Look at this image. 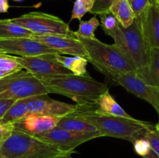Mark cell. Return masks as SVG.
Here are the masks:
<instances>
[{"label": "cell", "mask_w": 159, "mask_h": 158, "mask_svg": "<svg viewBox=\"0 0 159 158\" xmlns=\"http://www.w3.org/2000/svg\"><path fill=\"white\" fill-rule=\"evenodd\" d=\"M49 93L62 94L82 106H94L99 98L108 90L107 85L95 80L90 75L75 74L37 76Z\"/></svg>", "instance_id": "cell-1"}, {"label": "cell", "mask_w": 159, "mask_h": 158, "mask_svg": "<svg viewBox=\"0 0 159 158\" xmlns=\"http://www.w3.org/2000/svg\"><path fill=\"white\" fill-rule=\"evenodd\" d=\"M76 114L86 120L100 133L101 136H110L133 143L155 125L135 118H125L99 112L94 106H82Z\"/></svg>", "instance_id": "cell-2"}, {"label": "cell", "mask_w": 159, "mask_h": 158, "mask_svg": "<svg viewBox=\"0 0 159 158\" xmlns=\"http://www.w3.org/2000/svg\"><path fill=\"white\" fill-rule=\"evenodd\" d=\"M106 34L113 39L114 44L130 59L140 77L152 85L151 48L142 33L139 18L137 17L128 27L119 24L114 30Z\"/></svg>", "instance_id": "cell-3"}, {"label": "cell", "mask_w": 159, "mask_h": 158, "mask_svg": "<svg viewBox=\"0 0 159 158\" xmlns=\"http://www.w3.org/2000/svg\"><path fill=\"white\" fill-rule=\"evenodd\" d=\"M88 54L89 62L114 81L121 74L136 71L130 59L116 44H107L95 38L77 37Z\"/></svg>", "instance_id": "cell-4"}, {"label": "cell", "mask_w": 159, "mask_h": 158, "mask_svg": "<svg viewBox=\"0 0 159 158\" xmlns=\"http://www.w3.org/2000/svg\"><path fill=\"white\" fill-rule=\"evenodd\" d=\"M79 108L78 104H69L54 100L48 96L36 95L18 99L9 108L3 119L15 122L30 114L63 117L75 112Z\"/></svg>", "instance_id": "cell-5"}, {"label": "cell", "mask_w": 159, "mask_h": 158, "mask_svg": "<svg viewBox=\"0 0 159 158\" xmlns=\"http://www.w3.org/2000/svg\"><path fill=\"white\" fill-rule=\"evenodd\" d=\"M0 151L7 158H51L63 153L36 136L16 129L1 146Z\"/></svg>", "instance_id": "cell-6"}, {"label": "cell", "mask_w": 159, "mask_h": 158, "mask_svg": "<svg viewBox=\"0 0 159 158\" xmlns=\"http://www.w3.org/2000/svg\"><path fill=\"white\" fill-rule=\"evenodd\" d=\"M50 94L44 84L27 71H19L0 79V99H25Z\"/></svg>", "instance_id": "cell-7"}, {"label": "cell", "mask_w": 159, "mask_h": 158, "mask_svg": "<svg viewBox=\"0 0 159 158\" xmlns=\"http://www.w3.org/2000/svg\"><path fill=\"white\" fill-rule=\"evenodd\" d=\"M12 22L29 29L34 35H60L77 37L69 25L59 17L41 12H30L11 19Z\"/></svg>", "instance_id": "cell-8"}, {"label": "cell", "mask_w": 159, "mask_h": 158, "mask_svg": "<svg viewBox=\"0 0 159 158\" xmlns=\"http://www.w3.org/2000/svg\"><path fill=\"white\" fill-rule=\"evenodd\" d=\"M34 136L51 144L63 153H72L78 146L101 137V134L99 131L75 132L55 127L50 131Z\"/></svg>", "instance_id": "cell-9"}, {"label": "cell", "mask_w": 159, "mask_h": 158, "mask_svg": "<svg viewBox=\"0 0 159 158\" xmlns=\"http://www.w3.org/2000/svg\"><path fill=\"white\" fill-rule=\"evenodd\" d=\"M0 53L17 57H38L45 54H61L34 38L0 39Z\"/></svg>", "instance_id": "cell-10"}, {"label": "cell", "mask_w": 159, "mask_h": 158, "mask_svg": "<svg viewBox=\"0 0 159 158\" xmlns=\"http://www.w3.org/2000/svg\"><path fill=\"white\" fill-rule=\"evenodd\" d=\"M114 81L130 93L151 104L159 116V87L148 83L137 71L121 74Z\"/></svg>", "instance_id": "cell-11"}, {"label": "cell", "mask_w": 159, "mask_h": 158, "mask_svg": "<svg viewBox=\"0 0 159 158\" xmlns=\"http://www.w3.org/2000/svg\"><path fill=\"white\" fill-rule=\"evenodd\" d=\"M17 61L23 69L35 76L71 74L72 73L54 59V54H45L38 57H17Z\"/></svg>", "instance_id": "cell-12"}, {"label": "cell", "mask_w": 159, "mask_h": 158, "mask_svg": "<svg viewBox=\"0 0 159 158\" xmlns=\"http://www.w3.org/2000/svg\"><path fill=\"white\" fill-rule=\"evenodd\" d=\"M138 18L142 33L151 49L159 48V0H151Z\"/></svg>", "instance_id": "cell-13"}, {"label": "cell", "mask_w": 159, "mask_h": 158, "mask_svg": "<svg viewBox=\"0 0 159 158\" xmlns=\"http://www.w3.org/2000/svg\"><path fill=\"white\" fill-rule=\"evenodd\" d=\"M32 38L55 50L61 54H68L71 56H79L85 59L88 58L86 50L77 37L60 35H34Z\"/></svg>", "instance_id": "cell-14"}, {"label": "cell", "mask_w": 159, "mask_h": 158, "mask_svg": "<svg viewBox=\"0 0 159 158\" xmlns=\"http://www.w3.org/2000/svg\"><path fill=\"white\" fill-rule=\"evenodd\" d=\"M61 118V117L30 114L13 122V125L15 129L32 136H37L55 128Z\"/></svg>", "instance_id": "cell-15"}, {"label": "cell", "mask_w": 159, "mask_h": 158, "mask_svg": "<svg viewBox=\"0 0 159 158\" xmlns=\"http://www.w3.org/2000/svg\"><path fill=\"white\" fill-rule=\"evenodd\" d=\"M94 108L96 111L112 116H121L125 118H132L131 116L126 112L125 110L115 101L110 94L109 89L107 90L97 100Z\"/></svg>", "instance_id": "cell-16"}, {"label": "cell", "mask_w": 159, "mask_h": 158, "mask_svg": "<svg viewBox=\"0 0 159 158\" xmlns=\"http://www.w3.org/2000/svg\"><path fill=\"white\" fill-rule=\"evenodd\" d=\"M110 11L116 18L123 27H128L136 19L128 0H116L112 4Z\"/></svg>", "instance_id": "cell-17"}, {"label": "cell", "mask_w": 159, "mask_h": 158, "mask_svg": "<svg viewBox=\"0 0 159 158\" xmlns=\"http://www.w3.org/2000/svg\"><path fill=\"white\" fill-rule=\"evenodd\" d=\"M56 127L75 132L98 131L92 124L78 116L75 112L66 115L61 118Z\"/></svg>", "instance_id": "cell-18"}, {"label": "cell", "mask_w": 159, "mask_h": 158, "mask_svg": "<svg viewBox=\"0 0 159 158\" xmlns=\"http://www.w3.org/2000/svg\"><path fill=\"white\" fill-rule=\"evenodd\" d=\"M34 33L12 22L11 19L0 20V39L31 38Z\"/></svg>", "instance_id": "cell-19"}, {"label": "cell", "mask_w": 159, "mask_h": 158, "mask_svg": "<svg viewBox=\"0 0 159 158\" xmlns=\"http://www.w3.org/2000/svg\"><path fill=\"white\" fill-rule=\"evenodd\" d=\"M54 57L57 62L61 64L64 67L69 70L73 74L79 76H88L86 70L88 60L79 56L65 57L61 54H54Z\"/></svg>", "instance_id": "cell-20"}, {"label": "cell", "mask_w": 159, "mask_h": 158, "mask_svg": "<svg viewBox=\"0 0 159 158\" xmlns=\"http://www.w3.org/2000/svg\"><path fill=\"white\" fill-rule=\"evenodd\" d=\"M100 25V22L99 21L96 16L93 17L88 21L80 20L79 22V29L77 31H75V34L76 37H82L85 38H95V31L97 29Z\"/></svg>", "instance_id": "cell-21"}, {"label": "cell", "mask_w": 159, "mask_h": 158, "mask_svg": "<svg viewBox=\"0 0 159 158\" xmlns=\"http://www.w3.org/2000/svg\"><path fill=\"white\" fill-rule=\"evenodd\" d=\"M95 4V0H76L71 12V20L77 19L79 21L87 12H90Z\"/></svg>", "instance_id": "cell-22"}, {"label": "cell", "mask_w": 159, "mask_h": 158, "mask_svg": "<svg viewBox=\"0 0 159 158\" xmlns=\"http://www.w3.org/2000/svg\"><path fill=\"white\" fill-rule=\"evenodd\" d=\"M23 69V68L17 61L15 56L0 53V71L13 73Z\"/></svg>", "instance_id": "cell-23"}, {"label": "cell", "mask_w": 159, "mask_h": 158, "mask_svg": "<svg viewBox=\"0 0 159 158\" xmlns=\"http://www.w3.org/2000/svg\"><path fill=\"white\" fill-rule=\"evenodd\" d=\"M150 143L151 151L144 158H159V133L155 126L148 130L144 135Z\"/></svg>", "instance_id": "cell-24"}, {"label": "cell", "mask_w": 159, "mask_h": 158, "mask_svg": "<svg viewBox=\"0 0 159 158\" xmlns=\"http://www.w3.org/2000/svg\"><path fill=\"white\" fill-rule=\"evenodd\" d=\"M150 74L152 85L159 87V48L151 49Z\"/></svg>", "instance_id": "cell-25"}, {"label": "cell", "mask_w": 159, "mask_h": 158, "mask_svg": "<svg viewBox=\"0 0 159 158\" xmlns=\"http://www.w3.org/2000/svg\"><path fill=\"white\" fill-rule=\"evenodd\" d=\"M99 15L100 17V24L102 26V29H103L105 33L114 30L119 25V22L111 13V12H106Z\"/></svg>", "instance_id": "cell-26"}, {"label": "cell", "mask_w": 159, "mask_h": 158, "mask_svg": "<svg viewBox=\"0 0 159 158\" xmlns=\"http://www.w3.org/2000/svg\"><path fill=\"white\" fill-rule=\"evenodd\" d=\"M135 153L142 157L148 156L151 151L150 143L144 136H140L132 143Z\"/></svg>", "instance_id": "cell-27"}, {"label": "cell", "mask_w": 159, "mask_h": 158, "mask_svg": "<svg viewBox=\"0 0 159 158\" xmlns=\"http://www.w3.org/2000/svg\"><path fill=\"white\" fill-rule=\"evenodd\" d=\"M14 129L13 122H9L3 118L0 119V147L10 137Z\"/></svg>", "instance_id": "cell-28"}, {"label": "cell", "mask_w": 159, "mask_h": 158, "mask_svg": "<svg viewBox=\"0 0 159 158\" xmlns=\"http://www.w3.org/2000/svg\"><path fill=\"white\" fill-rule=\"evenodd\" d=\"M115 1L116 0H95L94 6L90 12L95 15H101L110 12V7Z\"/></svg>", "instance_id": "cell-29"}, {"label": "cell", "mask_w": 159, "mask_h": 158, "mask_svg": "<svg viewBox=\"0 0 159 158\" xmlns=\"http://www.w3.org/2000/svg\"><path fill=\"white\" fill-rule=\"evenodd\" d=\"M150 1L151 0H128L130 7L136 15V18L140 16L141 14L145 10Z\"/></svg>", "instance_id": "cell-30"}, {"label": "cell", "mask_w": 159, "mask_h": 158, "mask_svg": "<svg viewBox=\"0 0 159 158\" xmlns=\"http://www.w3.org/2000/svg\"><path fill=\"white\" fill-rule=\"evenodd\" d=\"M16 101L15 99H0V119L4 117L9 108Z\"/></svg>", "instance_id": "cell-31"}, {"label": "cell", "mask_w": 159, "mask_h": 158, "mask_svg": "<svg viewBox=\"0 0 159 158\" xmlns=\"http://www.w3.org/2000/svg\"><path fill=\"white\" fill-rule=\"evenodd\" d=\"M9 5L8 0H0V12L4 13L7 12L9 10Z\"/></svg>", "instance_id": "cell-32"}, {"label": "cell", "mask_w": 159, "mask_h": 158, "mask_svg": "<svg viewBox=\"0 0 159 158\" xmlns=\"http://www.w3.org/2000/svg\"><path fill=\"white\" fill-rule=\"evenodd\" d=\"M71 153H62L51 158H71Z\"/></svg>", "instance_id": "cell-33"}, {"label": "cell", "mask_w": 159, "mask_h": 158, "mask_svg": "<svg viewBox=\"0 0 159 158\" xmlns=\"http://www.w3.org/2000/svg\"><path fill=\"white\" fill-rule=\"evenodd\" d=\"M12 74V73L6 72V71H0V79L3 78V77H6V76L9 75V74Z\"/></svg>", "instance_id": "cell-34"}, {"label": "cell", "mask_w": 159, "mask_h": 158, "mask_svg": "<svg viewBox=\"0 0 159 158\" xmlns=\"http://www.w3.org/2000/svg\"><path fill=\"white\" fill-rule=\"evenodd\" d=\"M0 158H7L1 151H0Z\"/></svg>", "instance_id": "cell-35"}, {"label": "cell", "mask_w": 159, "mask_h": 158, "mask_svg": "<svg viewBox=\"0 0 159 158\" xmlns=\"http://www.w3.org/2000/svg\"><path fill=\"white\" fill-rule=\"evenodd\" d=\"M155 129H156L158 130V132L159 133V122L156 124V125H155Z\"/></svg>", "instance_id": "cell-36"}, {"label": "cell", "mask_w": 159, "mask_h": 158, "mask_svg": "<svg viewBox=\"0 0 159 158\" xmlns=\"http://www.w3.org/2000/svg\"><path fill=\"white\" fill-rule=\"evenodd\" d=\"M13 1H16V2H21V1H23V0H13Z\"/></svg>", "instance_id": "cell-37"}]
</instances>
